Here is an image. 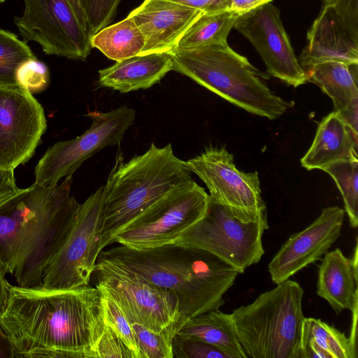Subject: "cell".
Here are the masks:
<instances>
[{
  "label": "cell",
  "mask_w": 358,
  "mask_h": 358,
  "mask_svg": "<svg viewBox=\"0 0 358 358\" xmlns=\"http://www.w3.org/2000/svg\"><path fill=\"white\" fill-rule=\"evenodd\" d=\"M106 326L102 294L71 289L10 285L0 333L12 357L92 358Z\"/></svg>",
  "instance_id": "6da1fadb"
},
{
  "label": "cell",
  "mask_w": 358,
  "mask_h": 358,
  "mask_svg": "<svg viewBox=\"0 0 358 358\" xmlns=\"http://www.w3.org/2000/svg\"><path fill=\"white\" fill-rule=\"evenodd\" d=\"M72 180L70 176L53 185L34 182L0 204V268L18 286H42L79 206L70 195Z\"/></svg>",
  "instance_id": "7a4b0ae2"
},
{
  "label": "cell",
  "mask_w": 358,
  "mask_h": 358,
  "mask_svg": "<svg viewBox=\"0 0 358 358\" xmlns=\"http://www.w3.org/2000/svg\"><path fill=\"white\" fill-rule=\"evenodd\" d=\"M98 259L132 271L171 292L187 320L223 306L224 294L239 274L206 250L175 243L141 250L121 245L101 251Z\"/></svg>",
  "instance_id": "3957f363"
},
{
  "label": "cell",
  "mask_w": 358,
  "mask_h": 358,
  "mask_svg": "<svg viewBox=\"0 0 358 358\" xmlns=\"http://www.w3.org/2000/svg\"><path fill=\"white\" fill-rule=\"evenodd\" d=\"M191 180L186 162L174 155L171 143L158 148L152 143L127 162L120 155L103 186L101 250L143 211Z\"/></svg>",
  "instance_id": "277c9868"
},
{
  "label": "cell",
  "mask_w": 358,
  "mask_h": 358,
  "mask_svg": "<svg viewBox=\"0 0 358 358\" xmlns=\"http://www.w3.org/2000/svg\"><path fill=\"white\" fill-rule=\"evenodd\" d=\"M173 70L245 110L270 120L283 115L293 102L269 89L261 72L227 43L169 52Z\"/></svg>",
  "instance_id": "5b68a950"
},
{
  "label": "cell",
  "mask_w": 358,
  "mask_h": 358,
  "mask_svg": "<svg viewBox=\"0 0 358 358\" xmlns=\"http://www.w3.org/2000/svg\"><path fill=\"white\" fill-rule=\"evenodd\" d=\"M303 289L289 279L231 313L247 358H302Z\"/></svg>",
  "instance_id": "8992f818"
},
{
  "label": "cell",
  "mask_w": 358,
  "mask_h": 358,
  "mask_svg": "<svg viewBox=\"0 0 358 358\" xmlns=\"http://www.w3.org/2000/svg\"><path fill=\"white\" fill-rule=\"evenodd\" d=\"M23 1V13L14 23L24 41L36 42L48 55L87 58L93 34L80 0Z\"/></svg>",
  "instance_id": "52a82bcc"
},
{
  "label": "cell",
  "mask_w": 358,
  "mask_h": 358,
  "mask_svg": "<svg viewBox=\"0 0 358 358\" xmlns=\"http://www.w3.org/2000/svg\"><path fill=\"white\" fill-rule=\"evenodd\" d=\"M268 229L267 214L256 221L244 222L210 198L203 216L174 243L206 250L240 274L264 255L262 237Z\"/></svg>",
  "instance_id": "ba28073f"
},
{
  "label": "cell",
  "mask_w": 358,
  "mask_h": 358,
  "mask_svg": "<svg viewBox=\"0 0 358 358\" xmlns=\"http://www.w3.org/2000/svg\"><path fill=\"white\" fill-rule=\"evenodd\" d=\"M209 200V194L192 180L139 214L115 235L113 243L137 250L174 243L203 216Z\"/></svg>",
  "instance_id": "9c48e42d"
},
{
  "label": "cell",
  "mask_w": 358,
  "mask_h": 358,
  "mask_svg": "<svg viewBox=\"0 0 358 358\" xmlns=\"http://www.w3.org/2000/svg\"><path fill=\"white\" fill-rule=\"evenodd\" d=\"M103 186L79 204L71 228L46 268L42 286L71 289L89 285L100 252Z\"/></svg>",
  "instance_id": "30bf717a"
},
{
  "label": "cell",
  "mask_w": 358,
  "mask_h": 358,
  "mask_svg": "<svg viewBox=\"0 0 358 358\" xmlns=\"http://www.w3.org/2000/svg\"><path fill=\"white\" fill-rule=\"evenodd\" d=\"M95 287L114 299L129 322L162 331L187 319L179 310L177 299L135 272L97 259L93 272Z\"/></svg>",
  "instance_id": "8fae6325"
},
{
  "label": "cell",
  "mask_w": 358,
  "mask_h": 358,
  "mask_svg": "<svg viewBox=\"0 0 358 358\" xmlns=\"http://www.w3.org/2000/svg\"><path fill=\"white\" fill-rule=\"evenodd\" d=\"M188 170L205 183L210 198L237 219L254 222L267 214L257 171L238 170L224 147H208L185 162Z\"/></svg>",
  "instance_id": "7c38bea8"
},
{
  "label": "cell",
  "mask_w": 358,
  "mask_h": 358,
  "mask_svg": "<svg viewBox=\"0 0 358 358\" xmlns=\"http://www.w3.org/2000/svg\"><path fill=\"white\" fill-rule=\"evenodd\" d=\"M92 120L90 127L80 136L60 141L50 147L35 167V182L53 185L72 174L88 158L106 146L119 143L134 122L136 112L122 106L106 113L87 114Z\"/></svg>",
  "instance_id": "4fadbf2b"
},
{
  "label": "cell",
  "mask_w": 358,
  "mask_h": 358,
  "mask_svg": "<svg viewBox=\"0 0 358 358\" xmlns=\"http://www.w3.org/2000/svg\"><path fill=\"white\" fill-rule=\"evenodd\" d=\"M46 128L43 108L31 92L0 87V168L15 170L27 162Z\"/></svg>",
  "instance_id": "5bb4252c"
},
{
  "label": "cell",
  "mask_w": 358,
  "mask_h": 358,
  "mask_svg": "<svg viewBox=\"0 0 358 358\" xmlns=\"http://www.w3.org/2000/svg\"><path fill=\"white\" fill-rule=\"evenodd\" d=\"M234 28L252 43L269 76L294 87L307 82L282 23L280 10L271 2L239 15Z\"/></svg>",
  "instance_id": "9a60e30c"
},
{
  "label": "cell",
  "mask_w": 358,
  "mask_h": 358,
  "mask_svg": "<svg viewBox=\"0 0 358 358\" xmlns=\"http://www.w3.org/2000/svg\"><path fill=\"white\" fill-rule=\"evenodd\" d=\"M345 210L327 207L304 229L292 234L274 255L268 268L275 285L319 260L340 237Z\"/></svg>",
  "instance_id": "2e32d148"
},
{
  "label": "cell",
  "mask_w": 358,
  "mask_h": 358,
  "mask_svg": "<svg viewBox=\"0 0 358 358\" xmlns=\"http://www.w3.org/2000/svg\"><path fill=\"white\" fill-rule=\"evenodd\" d=\"M203 13L172 0H144L129 14L145 38L140 55L171 51Z\"/></svg>",
  "instance_id": "e0dca14e"
},
{
  "label": "cell",
  "mask_w": 358,
  "mask_h": 358,
  "mask_svg": "<svg viewBox=\"0 0 358 358\" xmlns=\"http://www.w3.org/2000/svg\"><path fill=\"white\" fill-rule=\"evenodd\" d=\"M299 62L306 69L325 62L358 64V35L353 33L334 3H325L307 34Z\"/></svg>",
  "instance_id": "ac0fdd59"
},
{
  "label": "cell",
  "mask_w": 358,
  "mask_h": 358,
  "mask_svg": "<svg viewBox=\"0 0 358 358\" xmlns=\"http://www.w3.org/2000/svg\"><path fill=\"white\" fill-rule=\"evenodd\" d=\"M317 294L326 300L338 315L344 310L352 313L358 307L357 244L352 258L339 248L324 254L319 266Z\"/></svg>",
  "instance_id": "d6986e66"
},
{
  "label": "cell",
  "mask_w": 358,
  "mask_h": 358,
  "mask_svg": "<svg viewBox=\"0 0 358 358\" xmlns=\"http://www.w3.org/2000/svg\"><path fill=\"white\" fill-rule=\"evenodd\" d=\"M172 70L169 52L138 55L100 69L98 84L127 93L151 87Z\"/></svg>",
  "instance_id": "ffe728a7"
},
{
  "label": "cell",
  "mask_w": 358,
  "mask_h": 358,
  "mask_svg": "<svg viewBox=\"0 0 358 358\" xmlns=\"http://www.w3.org/2000/svg\"><path fill=\"white\" fill-rule=\"evenodd\" d=\"M358 135L333 111L318 124L315 138L301 159V166L310 171L322 169L334 162L358 159Z\"/></svg>",
  "instance_id": "44dd1931"
},
{
  "label": "cell",
  "mask_w": 358,
  "mask_h": 358,
  "mask_svg": "<svg viewBox=\"0 0 358 358\" xmlns=\"http://www.w3.org/2000/svg\"><path fill=\"white\" fill-rule=\"evenodd\" d=\"M177 335L212 345L229 358H247L237 337L231 313L219 309L188 319Z\"/></svg>",
  "instance_id": "7402d4cb"
},
{
  "label": "cell",
  "mask_w": 358,
  "mask_h": 358,
  "mask_svg": "<svg viewBox=\"0 0 358 358\" xmlns=\"http://www.w3.org/2000/svg\"><path fill=\"white\" fill-rule=\"evenodd\" d=\"M304 71L307 82L319 86L332 99L334 111L340 112L358 99V64L325 62Z\"/></svg>",
  "instance_id": "603a6c76"
},
{
  "label": "cell",
  "mask_w": 358,
  "mask_h": 358,
  "mask_svg": "<svg viewBox=\"0 0 358 358\" xmlns=\"http://www.w3.org/2000/svg\"><path fill=\"white\" fill-rule=\"evenodd\" d=\"M91 44L108 58L118 62L140 55L145 46V38L134 20L128 15L94 34Z\"/></svg>",
  "instance_id": "cb8c5ba5"
},
{
  "label": "cell",
  "mask_w": 358,
  "mask_h": 358,
  "mask_svg": "<svg viewBox=\"0 0 358 358\" xmlns=\"http://www.w3.org/2000/svg\"><path fill=\"white\" fill-rule=\"evenodd\" d=\"M238 16L229 10L203 13L189 27L174 49H192L227 43Z\"/></svg>",
  "instance_id": "d4e9b609"
},
{
  "label": "cell",
  "mask_w": 358,
  "mask_h": 358,
  "mask_svg": "<svg viewBox=\"0 0 358 358\" xmlns=\"http://www.w3.org/2000/svg\"><path fill=\"white\" fill-rule=\"evenodd\" d=\"M315 344L330 358H357V347L343 332L320 319L306 317L303 331V343Z\"/></svg>",
  "instance_id": "484cf974"
},
{
  "label": "cell",
  "mask_w": 358,
  "mask_h": 358,
  "mask_svg": "<svg viewBox=\"0 0 358 358\" xmlns=\"http://www.w3.org/2000/svg\"><path fill=\"white\" fill-rule=\"evenodd\" d=\"M322 171L335 181L343 199L350 225L358 226V159L344 160L331 164Z\"/></svg>",
  "instance_id": "4316f807"
},
{
  "label": "cell",
  "mask_w": 358,
  "mask_h": 358,
  "mask_svg": "<svg viewBox=\"0 0 358 358\" xmlns=\"http://www.w3.org/2000/svg\"><path fill=\"white\" fill-rule=\"evenodd\" d=\"M35 57L27 42L0 29V87L17 86V69L25 60Z\"/></svg>",
  "instance_id": "83f0119b"
},
{
  "label": "cell",
  "mask_w": 358,
  "mask_h": 358,
  "mask_svg": "<svg viewBox=\"0 0 358 358\" xmlns=\"http://www.w3.org/2000/svg\"><path fill=\"white\" fill-rule=\"evenodd\" d=\"M184 324L176 322L159 331L138 323L131 324L141 358H173L172 341Z\"/></svg>",
  "instance_id": "f1b7e54d"
},
{
  "label": "cell",
  "mask_w": 358,
  "mask_h": 358,
  "mask_svg": "<svg viewBox=\"0 0 358 358\" xmlns=\"http://www.w3.org/2000/svg\"><path fill=\"white\" fill-rule=\"evenodd\" d=\"M100 291L102 294L106 324L119 335L133 351L136 358H141L131 323L117 301L101 289Z\"/></svg>",
  "instance_id": "f546056e"
},
{
  "label": "cell",
  "mask_w": 358,
  "mask_h": 358,
  "mask_svg": "<svg viewBox=\"0 0 358 358\" xmlns=\"http://www.w3.org/2000/svg\"><path fill=\"white\" fill-rule=\"evenodd\" d=\"M15 80L18 86L32 94L44 91L50 83L48 66L36 57L23 62L17 69Z\"/></svg>",
  "instance_id": "4dcf8cb0"
},
{
  "label": "cell",
  "mask_w": 358,
  "mask_h": 358,
  "mask_svg": "<svg viewBox=\"0 0 358 358\" xmlns=\"http://www.w3.org/2000/svg\"><path fill=\"white\" fill-rule=\"evenodd\" d=\"M122 0H80L93 35L110 23Z\"/></svg>",
  "instance_id": "1f68e13d"
},
{
  "label": "cell",
  "mask_w": 358,
  "mask_h": 358,
  "mask_svg": "<svg viewBox=\"0 0 358 358\" xmlns=\"http://www.w3.org/2000/svg\"><path fill=\"white\" fill-rule=\"evenodd\" d=\"M173 357L176 358H229L208 343L186 339L176 335L172 341Z\"/></svg>",
  "instance_id": "d6a6232c"
},
{
  "label": "cell",
  "mask_w": 358,
  "mask_h": 358,
  "mask_svg": "<svg viewBox=\"0 0 358 358\" xmlns=\"http://www.w3.org/2000/svg\"><path fill=\"white\" fill-rule=\"evenodd\" d=\"M96 357L136 358L133 351L119 335L106 324L103 332L96 345Z\"/></svg>",
  "instance_id": "836d02e7"
},
{
  "label": "cell",
  "mask_w": 358,
  "mask_h": 358,
  "mask_svg": "<svg viewBox=\"0 0 358 358\" xmlns=\"http://www.w3.org/2000/svg\"><path fill=\"white\" fill-rule=\"evenodd\" d=\"M332 3L350 29L358 35V0H336Z\"/></svg>",
  "instance_id": "e575fe53"
},
{
  "label": "cell",
  "mask_w": 358,
  "mask_h": 358,
  "mask_svg": "<svg viewBox=\"0 0 358 358\" xmlns=\"http://www.w3.org/2000/svg\"><path fill=\"white\" fill-rule=\"evenodd\" d=\"M187 6L198 9L203 13H210L228 10L231 0H172Z\"/></svg>",
  "instance_id": "d590c367"
},
{
  "label": "cell",
  "mask_w": 358,
  "mask_h": 358,
  "mask_svg": "<svg viewBox=\"0 0 358 358\" xmlns=\"http://www.w3.org/2000/svg\"><path fill=\"white\" fill-rule=\"evenodd\" d=\"M20 189L16 185L14 170L0 168V204Z\"/></svg>",
  "instance_id": "8d00e7d4"
},
{
  "label": "cell",
  "mask_w": 358,
  "mask_h": 358,
  "mask_svg": "<svg viewBox=\"0 0 358 358\" xmlns=\"http://www.w3.org/2000/svg\"><path fill=\"white\" fill-rule=\"evenodd\" d=\"M336 113L352 131L358 135V99L352 101L343 110Z\"/></svg>",
  "instance_id": "74e56055"
},
{
  "label": "cell",
  "mask_w": 358,
  "mask_h": 358,
  "mask_svg": "<svg viewBox=\"0 0 358 358\" xmlns=\"http://www.w3.org/2000/svg\"><path fill=\"white\" fill-rule=\"evenodd\" d=\"M272 0H231L229 10L238 15L246 13Z\"/></svg>",
  "instance_id": "f35d334b"
},
{
  "label": "cell",
  "mask_w": 358,
  "mask_h": 358,
  "mask_svg": "<svg viewBox=\"0 0 358 358\" xmlns=\"http://www.w3.org/2000/svg\"><path fill=\"white\" fill-rule=\"evenodd\" d=\"M5 275H6L0 268V313L6 304L8 294V289L10 285Z\"/></svg>",
  "instance_id": "ab89813d"
},
{
  "label": "cell",
  "mask_w": 358,
  "mask_h": 358,
  "mask_svg": "<svg viewBox=\"0 0 358 358\" xmlns=\"http://www.w3.org/2000/svg\"><path fill=\"white\" fill-rule=\"evenodd\" d=\"M0 357H12V352L7 341L0 333Z\"/></svg>",
  "instance_id": "60d3db41"
},
{
  "label": "cell",
  "mask_w": 358,
  "mask_h": 358,
  "mask_svg": "<svg viewBox=\"0 0 358 358\" xmlns=\"http://www.w3.org/2000/svg\"><path fill=\"white\" fill-rule=\"evenodd\" d=\"M325 2V3H334L336 0H322Z\"/></svg>",
  "instance_id": "b9f144b4"
},
{
  "label": "cell",
  "mask_w": 358,
  "mask_h": 358,
  "mask_svg": "<svg viewBox=\"0 0 358 358\" xmlns=\"http://www.w3.org/2000/svg\"><path fill=\"white\" fill-rule=\"evenodd\" d=\"M5 1H6V0H0V3H3V2H4Z\"/></svg>",
  "instance_id": "7bdbcfd3"
}]
</instances>
